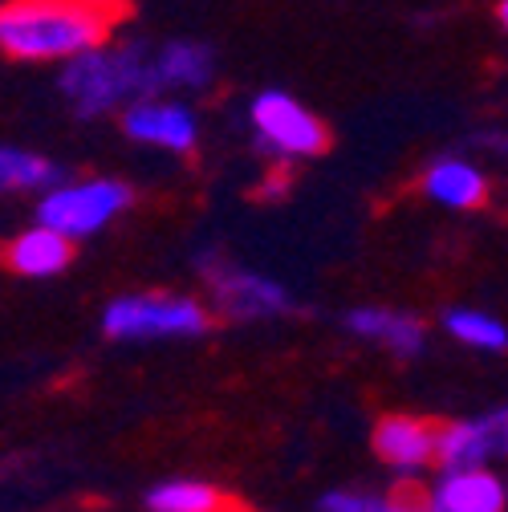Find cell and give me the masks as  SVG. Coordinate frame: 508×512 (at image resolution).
<instances>
[{
  "label": "cell",
  "instance_id": "7",
  "mask_svg": "<svg viewBox=\"0 0 508 512\" xmlns=\"http://www.w3.org/2000/svg\"><path fill=\"white\" fill-rule=\"evenodd\" d=\"M370 443H374V456L383 460L391 472L419 476L439 456V423H431L423 415L391 411V415H383V419L374 423Z\"/></svg>",
  "mask_w": 508,
  "mask_h": 512
},
{
  "label": "cell",
  "instance_id": "6",
  "mask_svg": "<svg viewBox=\"0 0 508 512\" xmlns=\"http://www.w3.org/2000/svg\"><path fill=\"white\" fill-rule=\"evenodd\" d=\"M248 118H252V131H257V147L273 163L317 159V155L330 151L326 122L281 90H265L257 102H252Z\"/></svg>",
  "mask_w": 508,
  "mask_h": 512
},
{
  "label": "cell",
  "instance_id": "12",
  "mask_svg": "<svg viewBox=\"0 0 508 512\" xmlns=\"http://www.w3.org/2000/svg\"><path fill=\"white\" fill-rule=\"evenodd\" d=\"M346 330L354 338L378 342L383 350H391L395 358H419L427 350V326L411 313L399 309H383V305H358L346 313Z\"/></svg>",
  "mask_w": 508,
  "mask_h": 512
},
{
  "label": "cell",
  "instance_id": "18",
  "mask_svg": "<svg viewBox=\"0 0 508 512\" xmlns=\"http://www.w3.org/2000/svg\"><path fill=\"white\" fill-rule=\"evenodd\" d=\"M423 496L427 492H419V488H407V492H395V496H374L362 512H423Z\"/></svg>",
  "mask_w": 508,
  "mask_h": 512
},
{
  "label": "cell",
  "instance_id": "10",
  "mask_svg": "<svg viewBox=\"0 0 508 512\" xmlns=\"http://www.w3.org/2000/svg\"><path fill=\"white\" fill-rule=\"evenodd\" d=\"M0 261L9 273L29 277V281H49L57 273H66L74 265V236L57 232L49 224H33L25 232H17L5 248H0Z\"/></svg>",
  "mask_w": 508,
  "mask_h": 512
},
{
  "label": "cell",
  "instance_id": "8",
  "mask_svg": "<svg viewBox=\"0 0 508 512\" xmlns=\"http://www.w3.org/2000/svg\"><path fill=\"white\" fill-rule=\"evenodd\" d=\"M508 456V407H496L480 419L439 423V468H476Z\"/></svg>",
  "mask_w": 508,
  "mask_h": 512
},
{
  "label": "cell",
  "instance_id": "20",
  "mask_svg": "<svg viewBox=\"0 0 508 512\" xmlns=\"http://www.w3.org/2000/svg\"><path fill=\"white\" fill-rule=\"evenodd\" d=\"M423 512H443V508H439V504H435L431 496H423Z\"/></svg>",
  "mask_w": 508,
  "mask_h": 512
},
{
  "label": "cell",
  "instance_id": "1",
  "mask_svg": "<svg viewBox=\"0 0 508 512\" xmlns=\"http://www.w3.org/2000/svg\"><path fill=\"white\" fill-rule=\"evenodd\" d=\"M126 17L131 0H5L0 53L13 61H70L106 45L114 25Z\"/></svg>",
  "mask_w": 508,
  "mask_h": 512
},
{
  "label": "cell",
  "instance_id": "5",
  "mask_svg": "<svg viewBox=\"0 0 508 512\" xmlns=\"http://www.w3.org/2000/svg\"><path fill=\"white\" fill-rule=\"evenodd\" d=\"M200 273L208 281L212 313L224 317V322H265V317L297 313V301L281 281L252 273L244 265H232L224 256H204Z\"/></svg>",
  "mask_w": 508,
  "mask_h": 512
},
{
  "label": "cell",
  "instance_id": "2",
  "mask_svg": "<svg viewBox=\"0 0 508 512\" xmlns=\"http://www.w3.org/2000/svg\"><path fill=\"white\" fill-rule=\"evenodd\" d=\"M159 90L155 78V57H143V49L122 45V49H86L66 61L61 70V94L82 118L110 114L126 98H147Z\"/></svg>",
  "mask_w": 508,
  "mask_h": 512
},
{
  "label": "cell",
  "instance_id": "16",
  "mask_svg": "<svg viewBox=\"0 0 508 512\" xmlns=\"http://www.w3.org/2000/svg\"><path fill=\"white\" fill-rule=\"evenodd\" d=\"M443 330L468 350H484V354L508 350V326L484 309H448L443 313Z\"/></svg>",
  "mask_w": 508,
  "mask_h": 512
},
{
  "label": "cell",
  "instance_id": "4",
  "mask_svg": "<svg viewBox=\"0 0 508 512\" xmlns=\"http://www.w3.org/2000/svg\"><path fill=\"white\" fill-rule=\"evenodd\" d=\"M135 204V187L122 179H82V183H57L49 187L41 204H37V220L66 232L74 240L102 232L110 220H118L126 208Z\"/></svg>",
  "mask_w": 508,
  "mask_h": 512
},
{
  "label": "cell",
  "instance_id": "11",
  "mask_svg": "<svg viewBox=\"0 0 508 512\" xmlns=\"http://www.w3.org/2000/svg\"><path fill=\"white\" fill-rule=\"evenodd\" d=\"M443 512H504L508 508V480L488 472V464L476 468H443L435 488L427 492Z\"/></svg>",
  "mask_w": 508,
  "mask_h": 512
},
{
  "label": "cell",
  "instance_id": "19",
  "mask_svg": "<svg viewBox=\"0 0 508 512\" xmlns=\"http://www.w3.org/2000/svg\"><path fill=\"white\" fill-rule=\"evenodd\" d=\"M496 17H500V25L508 29V0H500V5H496Z\"/></svg>",
  "mask_w": 508,
  "mask_h": 512
},
{
  "label": "cell",
  "instance_id": "15",
  "mask_svg": "<svg viewBox=\"0 0 508 512\" xmlns=\"http://www.w3.org/2000/svg\"><path fill=\"white\" fill-rule=\"evenodd\" d=\"M155 78H159V90H167V86L200 90L212 78V53L204 45H196V41L163 45V53L155 57Z\"/></svg>",
  "mask_w": 508,
  "mask_h": 512
},
{
  "label": "cell",
  "instance_id": "9",
  "mask_svg": "<svg viewBox=\"0 0 508 512\" xmlns=\"http://www.w3.org/2000/svg\"><path fill=\"white\" fill-rule=\"evenodd\" d=\"M122 131L126 139L147 143V147H163L175 155H187L200 139V122L183 102H163V98H135L122 110Z\"/></svg>",
  "mask_w": 508,
  "mask_h": 512
},
{
  "label": "cell",
  "instance_id": "3",
  "mask_svg": "<svg viewBox=\"0 0 508 512\" xmlns=\"http://www.w3.org/2000/svg\"><path fill=\"white\" fill-rule=\"evenodd\" d=\"M212 330V309L187 293H122L102 309V334L114 342L200 338Z\"/></svg>",
  "mask_w": 508,
  "mask_h": 512
},
{
  "label": "cell",
  "instance_id": "17",
  "mask_svg": "<svg viewBox=\"0 0 508 512\" xmlns=\"http://www.w3.org/2000/svg\"><path fill=\"white\" fill-rule=\"evenodd\" d=\"M0 183H5V191H33V187H57L66 183V175H61V167L45 155H33V151H17V147H0Z\"/></svg>",
  "mask_w": 508,
  "mask_h": 512
},
{
  "label": "cell",
  "instance_id": "13",
  "mask_svg": "<svg viewBox=\"0 0 508 512\" xmlns=\"http://www.w3.org/2000/svg\"><path fill=\"white\" fill-rule=\"evenodd\" d=\"M423 196L443 204V208H456V212H472L488 200V179L476 163L468 159H439L423 171Z\"/></svg>",
  "mask_w": 508,
  "mask_h": 512
},
{
  "label": "cell",
  "instance_id": "14",
  "mask_svg": "<svg viewBox=\"0 0 508 512\" xmlns=\"http://www.w3.org/2000/svg\"><path fill=\"white\" fill-rule=\"evenodd\" d=\"M151 512H244L224 488L208 480H163L147 492Z\"/></svg>",
  "mask_w": 508,
  "mask_h": 512
}]
</instances>
